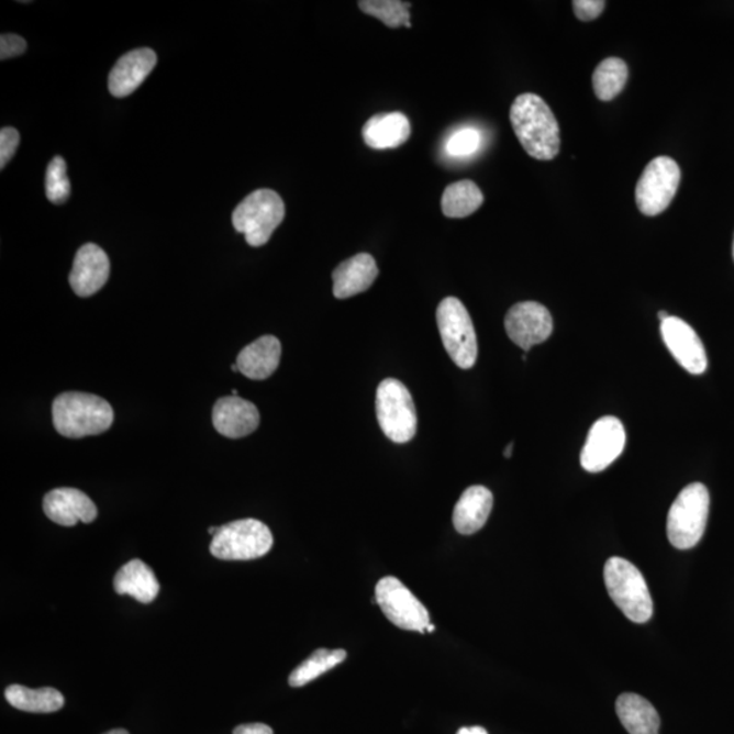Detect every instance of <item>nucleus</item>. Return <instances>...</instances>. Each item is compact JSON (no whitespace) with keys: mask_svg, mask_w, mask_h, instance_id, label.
<instances>
[{"mask_svg":"<svg viewBox=\"0 0 734 734\" xmlns=\"http://www.w3.org/2000/svg\"><path fill=\"white\" fill-rule=\"evenodd\" d=\"M26 42L16 34H2L0 37V59L5 60L10 57L20 56L26 51Z\"/></svg>","mask_w":734,"mask_h":734,"instance_id":"33","label":"nucleus"},{"mask_svg":"<svg viewBox=\"0 0 734 734\" xmlns=\"http://www.w3.org/2000/svg\"><path fill=\"white\" fill-rule=\"evenodd\" d=\"M457 734H489V733H487L485 727L471 726V727H461V730L458 731Z\"/></svg>","mask_w":734,"mask_h":734,"instance_id":"35","label":"nucleus"},{"mask_svg":"<svg viewBox=\"0 0 734 734\" xmlns=\"http://www.w3.org/2000/svg\"><path fill=\"white\" fill-rule=\"evenodd\" d=\"M45 192L49 202L54 204L65 203L70 198L71 184L67 176V165L62 157H55L48 165Z\"/></svg>","mask_w":734,"mask_h":734,"instance_id":"29","label":"nucleus"},{"mask_svg":"<svg viewBox=\"0 0 734 734\" xmlns=\"http://www.w3.org/2000/svg\"><path fill=\"white\" fill-rule=\"evenodd\" d=\"M480 132L475 129H461L446 142V153L452 157H469L480 147Z\"/></svg>","mask_w":734,"mask_h":734,"instance_id":"30","label":"nucleus"},{"mask_svg":"<svg viewBox=\"0 0 734 734\" xmlns=\"http://www.w3.org/2000/svg\"><path fill=\"white\" fill-rule=\"evenodd\" d=\"M510 122L532 158L550 160L558 156L559 124L542 97L533 93L519 96L510 108Z\"/></svg>","mask_w":734,"mask_h":734,"instance_id":"1","label":"nucleus"},{"mask_svg":"<svg viewBox=\"0 0 734 734\" xmlns=\"http://www.w3.org/2000/svg\"><path fill=\"white\" fill-rule=\"evenodd\" d=\"M104 734H130V733L127 731H124V730H113V731H109Z\"/></svg>","mask_w":734,"mask_h":734,"instance_id":"37","label":"nucleus"},{"mask_svg":"<svg viewBox=\"0 0 734 734\" xmlns=\"http://www.w3.org/2000/svg\"><path fill=\"white\" fill-rule=\"evenodd\" d=\"M608 593L631 622L646 623L653 616V600L645 577L631 561L613 556L604 567Z\"/></svg>","mask_w":734,"mask_h":734,"instance_id":"3","label":"nucleus"},{"mask_svg":"<svg viewBox=\"0 0 734 734\" xmlns=\"http://www.w3.org/2000/svg\"><path fill=\"white\" fill-rule=\"evenodd\" d=\"M681 171L674 158L657 157L646 166L636 184L635 199L642 214L656 216L672 203Z\"/></svg>","mask_w":734,"mask_h":734,"instance_id":"9","label":"nucleus"},{"mask_svg":"<svg viewBox=\"0 0 734 734\" xmlns=\"http://www.w3.org/2000/svg\"><path fill=\"white\" fill-rule=\"evenodd\" d=\"M282 354L278 337L266 335L251 343L238 354L237 366L241 375L249 380H267L277 371Z\"/></svg>","mask_w":734,"mask_h":734,"instance_id":"19","label":"nucleus"},{"mask_svg":"<svg viewBox=\"0 0 734 734\" xmlns=\"http://www.w3.org/2000/svg\"><path fill=\"white\" fill-rule=\"evenodd\" d=\"M441 340L451 359L460 369H471L478 359V340L471 315L455 297L441 301L437 309Z\"/></svg>","mask_w":734,"mask_h":734,"instance_id":"8","label":"nucleus"},{"mask_svg":"<svg viewBox=\"0 0 734 734\" xmlns=\"http://www.w3.org/2000/svg\"><path fill=\"white\" fill-rule=\"evenodd\" d=\"M359 9L365 14L375 16L389 27H411L410 8L411 3L401 0H360Z\"/></svg>","mask_w":734,"mask_h":734,"instance_id":"28","label":"nucleus"},{"mask_svg":"<svg viewBox=\"0 0 734 734\" xmlns=\"http://www.w3.org/2000/svg\"><path fill=\"white\" fill-rule=\"evenodd\" d=\"M53 420L57 433L76 440L108 432L114 414L112 405L100 396L66 392L54 401Z\"/></svg>","mask_w":734,"mask_h":734,"instance_id":"2","label":"nucleus"},{"mask_svg":"<svg viewBox=\"0 0 734 734\" xmlns=\"http://www.w3.org/2000/svg\"><path fill=\"white\" fill-rule=\"evenodd\" d=\"M710 496L707 486L692 483L682 489L670 507L667 533L670 544L678 549L696 547L707 530Z\"/></svg>","mask_w":734,"mask_h":734,"instance_id":"5","label":"nucleus"},{"mask_svg":"<svg viewBox=\"0 0 734 734\" xmlns=\"http://www.w3.org/2000/svg\"><path fill=\"white\" fill-rule=\"evenodd\" d=\"M604 0H576L572 9L579 21L589 22L599 19L605 9Z\"/></svg>","mask_w":734,"mask_h":734,"instance_id":"32","label":"nucleus"},{"mask_svg":"<svg viewBox=\"0 0 734 734\" xmlns=\"http://www.w3.org/2000/svg\"><path fill=\"white\" fill-rule=\"evenodd\" d=\"M157 65V55L151 48L131 51L120 57L109 74L108 88L113 97L123 99L140 88Z\"/></svg>","mask_w":734,"mask_h":734,"instance_id":"17","label":"nucleus"},{"mask_svg":"<svg viewBox=\"0 0 734 734\" xmlns=\"http://www.w3.org/2000/svg\"><path fill=\"white\" fill-rule=\"evenodd\" d=\"M111 273V263L104 249L85 244L77 252L70 274V286L78 297H90L104 288Z\"/></svg>","mask_w":734,"mask_h":734,"instance_id":"15","label":"nucleus"},{"mask_svg":"<svg viewBox=\"0 0 734 734\" xmlns=\"http://www.w3.org/2000/svg\"><path fill=\"white\" fill-rule=\"evenodd\" d=\"M273 544V533L266 524L245 519L220 526L212 536L210 553L222 560H252L267 555Z\"/></svg>","mask_w":734,"mask_h":734,"instance_id":"7","label":"nucleus"},{"mask_svg":"<svg viewBox=\"0 0 734 734\" xmlns=\"http://www.w3.org/2000/svg\"><path fill=\"white\" fill-rule=\"evenodd\" d=\"M233 734H274V731L264 724H245L234 727Z\"/></svg>","mask_w":734,"mask_h":734,"instance_id":"34","label":"nucleus"},{"mask_svg":"<svg viewBox=\"0 0 734 734\" xmlns=\"http://www.w3.org/2000/svg\"><path fill=\"white\" fill-rule=\"evenodd\" d=\"M616 713L630 734H658L661 720L655 707L644 697L622 693L616 701Z\"/></svg>","mask_w":734,"mask_h":734,"instance_id":"23","label":"nucleus"},{"mask_svg":"<svg viewBox=\"0 0 734 734\" xmlns=\"http://www.w3.org/2000/svg\"><path fill=\"white\" fill-rule=\"evenodd\" d=\"M494 497L483 486H472L463 492L453 512V525L461 535H474L489 520Z\"/></svg>","mask_w":734,"mask_h":734,"instance_id":"20","label":"nucleus"},{"mask_svg":"<svg viewBox=\"0 0 734 734\" xmlns=\"http://www.w3.org/2000/svg\"><path fill=\"white\" fill-rule=\"evenodd\" d=\"M376 601L394 626L424 633L430 624L426 607L400 579L386 577L376 585Z\"/></svg>","mask_w":734,"mask_h":734,"instance_id":"10","label":"nucleus"},{"mask_svg":"<svg viewBox=\"0 0 734 734\" xmlns=\"http://www.w3.org/2000/svg\"><path fill=\"white\" fill-rule=\"evenodd\" d=\"M434 629L435 627L433 626V624H429L426 631H429V633H433Z\"/></svg>","mask_w":734,"mask_h":734,"instance_id":"39","label":"nucleus"},{"mask_svg":"<svg viewBox=\"0 0 734 734\" xmlns=\"http://www.w3.org/2000/svg\"><path fill=\"white\" fill-rule=\"evenodd\" d=\"M733 255H734V246H733Z\"/></svg>","mask_w":734,"mask_h":734,"instance_id":"40","label":"nucleus"},{"mask_svg":"<svg viewBox=\"0 0 734 734\" xmlns=\"http://www.w3.org/2000/svg\"><path fill=\"white\" fill-rule=\"evenodd\" d=\"M629 79V67L619 57H608L596 67L593 89L601 101H612L622 93Z\"/></svg>","mask_w":734,"mask_h":734,"instance_id":"26","label":"nucleus"},{"mask_svg":"<svg viewBox=\"0 0 734 734\" xmlns=\"http://www.w3.org/2000/svg\"><path fill=\"white\" fill-rule=\"evenodd\" d=\"M513 446H514L513 443H510V444L507 446V449H504V452H503V456H504V457H507V458L512 457Z\"/></svg>","mask_w":734,"mask_h":734,"instance_id":"36","label":"nucleus"},{"mask_svg":"<svg viewBox=\"0 0 734 734\" xmlns=\"http://www.w3.org/2000/svg\"><path fill=\"white\" fill-rule=\"evenodd\" d=\"M378 277V267L369 254H358L343 262L332 273L334 296L337 300L360 294L370 289Z\"/></svg>","mask_w":734,"mask_h":734,"instance_id":"18","label":"nucleus"},{"mask_svg":"<svg viewBox=\"0 0 734 734\" xmlns=\"http://www.w3.org/2000/svg\"><path fill=\"white\" fill-rule=\"evenodd\" d=\"M364 141L375 151H387L404 145L411 136V123L404 113H380L367 120L363 130Z\"/></svg>","mask_w":734,"mask_h":734,"instance_id":"21","label":"nucleus"},{"mask_svg":"<svg viewBox=\"0 0 734 734\" xmlns=\"http://www.w3.org/2000/svg\"><path fill=\"white\" fill-rule=\"evenodd\" d=\"M5 699L11 707L27 713H55L65 707V698L55 688L44 687L32 690L20 685L5 688Z\"/></svg>","mask_w":734,"mask_h":734,"instance_id":"24","label":"nucleus"},{"mask_svg":"<svg viewBox=\"0 0 734 734\" xmlns=\"http://www.w3.org/2000/svg\"><path fill=\"white\" fill-rule=\"evenodd\" d=\"M661 335L665 346L682 369L691 375H703L708 369V355L701 337L685 320L669 315L661 323Z\"/></svg>","mask_w":734,"mask_h":734,"instance_id":"13","label":"nucleus"},{"mask_svg":"<svg viewBox=\"0 0 734 734\" xmlns=\"http://www.w3.org/2000/svg\"><path fill=\"white\" fill-rule=\"evenodd\" d=\"M668 318H669V314L667 312L661 311V312L658 313V319L661 320V323H663L664 320H667Z\"/></svg>","mask_w":734,"mask_h":734,"instance_id":"38","label":"nucleus"},{"mask_svg":"<svg viewBox=\"0 0 734 734\" xmlns=\"http://www.w3.org/2000/svg\"><path fill=\"white\" fill-rule=\"evenodd\" d=\"M286 214L282 198L273 189H257L233 211V226L254 248L266 245Z\"/></svg>","mask_w":734,"mask_h":734,"instance_id":"4","label":"nucleus"},{"mask_svg":"<svg viewBox=\"0 0 734 734\" xmlns=\"http://www.w3.org/2000/svg\"><path fill=\"white\" fill-rule=\"evenodd\" d=\"M504 329L510 341L524 352H530L533 346L546 342L553 334V315L538 302L515 303L504 318Z\"/></svg>","mask_w":734,"mask_h":734,"instance_id":"12","label":"nucleus"},{"mask_svg":"<svg viewBox=\"0 0 734 734\" xmlns=\"http://www.w3.org/2000/svg\"><path fill=\"white\" fill-rule=\"evenodd\" d=\"M212 424L223 437L243 438L259 427V410L240 396H225L216 401L212 410Z\"/></svg>","mask_w":734,"mask_h":734,"instance_id":"14","label":"nucleus"},{"mask_svg":"<svg viewBox=\"0 0 734 734\" xmlns=\"http://www.w3.org/2000/svg\"><path fill=\"white\" fill-rule=\"evenodd\" d=\"M43 509L51 521L62 526H74L79 521L90 524L99 514L94 502L85 492L70 487L49 491L44 497Z\"/></svg>","mask_w":734,"mask_h":734,"instance_id":"16","label":"nucleus"},{"mask_svg":"<svg viewBox=\"0 0 734 734\" xmlns=\"http://www.w3.org/2000/svg\"><path fill=\"white\" fill-rule=\"evenodd\" d=\"M347 653L343 649L329 650L319 649L305 659L301 665L292 670L289 685L291 687H303L309 682L320 678L321 675L334 669L346 659Z\"/></svg>","mask_w":734,"mask_h":734,"instance_id":"27","label":"nucleus"},{"mask_svg":"<svg viewBox=\"0 0 734 734\" xmlns=\"http://www.w3.org/2000/svg\"><path fill=\"white\" fill-rule=\"evenodd\" d=\"M626 446V430L615 416L600 418L590 429L587 443L581 452V466L585 471L598 474L604 471L616 458L621 457Z\"/></svg>","mask_w":734,"mask_h":734,"instance_id":"11","label":"nucleus"},{"mask_svg":"<svg viewBox=\"0 0 734 734\" xmlns=\"http://www.w3.org/2000/svg\"><path fill=\"white\" fill-rule=\"evenodd\" d=\"M113 587L118 594H129L143 604L152 603L159 593L156 575L152 567L141 559L125 564L114 576Z\"/></svg>","mask_w":734,"mask_h":734,"instance_id":"22","label":"nucleus"},{"mask_svg":"<svg viewBox=\"0 0 734 734\" xmlns=\"http://www.w3.org/2000/svg\"><path fill=\"white\" fill-rule=\"evenodd\" d=\"M376 414L383 434L393 443L405 444L415 437L416 409L403 382L387 378L378 386Z\"/></svg>","mask_w":734,"mask_h":734,"instance_id":"6","label":"nucleus"},{"mask_svg":"<svg viewBox=\"0 0 734 734\" xmlns=\"http://www.w3.org/2000/svg\"><path fill=\"white\" fill-rule=\"evenodd\" d=\"M20 145V132L15 129L5 127L0 131V168H4L13 158Z\"/></svg>","mask_w":734,"mask_h":734,"instance_id":"31","label":"nucleus"},{"mask_svg":"<svg viewBox=\"0 0 734 734\" xmlns=\"http://www.w3.org/2000/svg\"><path fill=\"white\" fill-rule=\"evenodd\" d=\"M485 202L480 188L471 180H461L445 188L441 208L447 218H466Z\"/></svg>","mask_w":734,"mask_h":734,"instance_id":"25","label":"nucleus"}]
</instances>
